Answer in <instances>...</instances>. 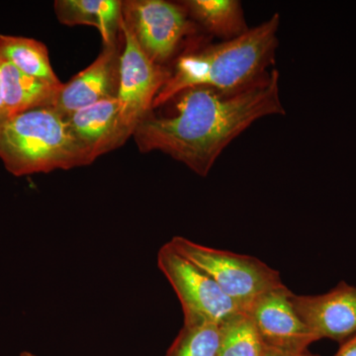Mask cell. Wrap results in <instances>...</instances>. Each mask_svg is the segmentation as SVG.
Returning a JSON list of instances; mask_svg holds the SVG:
<instances>
[{
	"mask_svg": "<svg viewBox=\"0 0 356 356\" xmlns=\"http://www.w3.org/2000/svg\"><path fill=\"white\" fill-rule=\"evenodd\" d=\"M280 79L273 67L236 92L208 86L186 89L170 100L175 107L172 116L152 111L140 121L133 134L138 149L144 154L161 152L206 177L224 149L254 122L286 114Z\"/></svg>",
	"mask_w": 356,
	"mask_h": 356,
	"instance_id": "6da1fadb",
	"label": "cell"
},
{
	"mask_svg": "<svg viewBox=\"0 0 356 356\" xmlns=\"http://www.w3.org/2000/svg\"><path fill=\"white\" fill-rule=\"evenodd\" d=\"M280 26V15L275 13L240 37L189 48L170 67V77L154 99L153 110L195 86L233 93L252 86L274 65Z\"/></svg>",
	"mask_w": 356,
	"mask_h": 356,
	"instance_id": "7a4b0ae2",
	"label": "cell"
},
{
	"mask_svg": "<svg viewBox=\"0 0 356 356\" xmlns=\"http://www.w3.org/2000/svg\"><path fill=\"white\" fill-rule=\"evenodd\" d=\"M0 159L14 177L91 165L65 117L53 108L8 117L0 125Z\"/></svg>",
	"mask_w": 356,
	"mask_h": 356,
	"instance_id": "3957f363",
	"label": "cell"
},
{
	"mask_svg": "<svg viewBox=\"0 0 356 356\" xmlns=\"http://www.w3.org/2000/svg\"><path fill=\"white\" fill-rule=\"evenodd\" d=\"M168 243L213 278L243 312L259 295L285 286L280 273L257 257L205 247L180 236Z\"/></svg>",
	"mask_w": 356,
	"mask_h": 356,
	"instance_id": "277c9868",
	"label": "cell"
},
{
	"mask_svg": "<svg viewBox=\"0 0 356 356\" xmlns=\"http://www.w3.org/2000/svg\"><path fill=\"white\" fill-rule=\"evenodd\" d=\"M122 13L145 55L163 67L173 64L185 42L198 34V26L180 2L126 0Z\"/></svg>",
	"mask_w": 356,
	"mask_h": 356,
	"instance_id": "5b68a950",
	"label": "cell"
},
{
	"mask_svg": "<svg viewBox=\"0 0 356 356\" xmlns=\"http://www.w3.org/2000/svg\"><path fill=\"white\" fill-rule=\"evenodd\" d=\"M158 266L177 293L184 315L225 323L243 312L213 278L168 243L159 250Z\"/></svg>",
	"mask_w": 356,
	"mask_h": 356,
	"instance_id": "8992f818",
	"label": "cell"
},
{
	"mask_svg": "<svg viewBox=\"0 0 356 356\" xmlns=\"http://www.w3.org/2000/svg\"><path fill=\"white\" fill-rule=\"evenodd\" d=\"M122 30L124 49L118 102L122 126L131 138L140 121L153 111L154 99L170 77V70L154 64L145 55L124 22Z\"/></svg>",
	"mask_w": 356,
	"mask_h": 356,
	"instance_id": "52a82bcc",
	"label": "cell"
},
{
	"mask_svg": "<svg viewBox=\"0 0 356 356\" xmlns=\"http://www.w3.org/2000/svg\"><path fill=\"white\" fill-rule=\"evenodd\" d=\"M291 294L286 286L271 290L259 295L243 311L266 348L304 351L318 341L295 311Z\"/></svg>",
	"mask_w": 356,
	"mask_h": 356,
	"instance_id": "ba28073f",
	"label": "cell"
},
{
	"mask_svg": "<svg viewBox=\"0 0 356 356\" xmlns=\"http://www.w3.org/2000/svg\"><path fill=\"white\" fill-rule=\"evenodd\" d=\"M123 49L124 34L115 43L102 44L95 62L63 84L51 108L65 117L103 100L118 98Z\"/></svg>",
	"mask_w": 356,
	"mask_h": 356,
	"instance_id": "9c48e42d",
	"label": "cell"
},
{
	"mask_svg": "<svg viewBox=\"0 0 356 356\" xmlns=\"http://www.w3.org/2000/svg\"><path fill=\"white\" fill-rule=\"evenodd\" d=\"M290 300L318 341L329 339L341 346L356 337V286L341 281L325 294L300 296L292 293Z\"/></svg>",
	"mask_w": 356,
	"mask_h": 356,
	"instance_id": "30bf717a",
	"label": "cell"
},
{
	"mask_svg": "<svg viewBox=\"0 0 356 356\" xmlns=\"http://www.w3.org/2000/svg\"><path fill=\"white\" fill-rule=\"evenodd\" d=\"M65 120L90 163L130 139L122 126L118 98L77 110L65 116Z\"/></svg>",
	"mask_w": 356,
	"mask_h": 356,
	"instance_id": "8fae6325",
	"label": "cell"
},
{
	"mask_svg": "<svg viewBox=\"0 0 356 356\" xmlns=\"http://www.w3.org/2000/svg\"><path fill=\"white\" fill-rule=\"evenodd\" d=\"M123 1L120 0H56L54 10L58 22L67 26H92L102 35V44H112L123 35Z\"/></svg>",
	"mask_w": 356,
	"mask_h": 356,
	"instance_id": "7c38bea8",
	"label": "cell"
},
{
	"mask_svg": "<svg viewBox=\"0 0 356 356\" xmlns=\"http://www.w3.org/2000/svg\"><path fill=\"white\" fill-rule=\"evenodd\" d=\"M1 72L4 104L8 117L33 109L51 108L64 84L55 86L28 76L2 58Z\"/></svg>",
	"mask_w": 356,
	"mask_h": 356,
	"instance_id": "4fadbf2b",
	"label": "cell"
},
{
	"mask_svg": "<svg viewBox=\"0 0 356 356\" xmlns=\"http://www.w3.org/2000/svg\"><path fill=\"white\" fill-rule=\"evenodd\" d=\"M180 3L198 28L222 41L240 37L250 29L238 0H185Z\"/></svg>",
	"mask_w": 356,
	"mask_h": 356,
	"instance_id": "5bb4252c",
	"label": "cell"
},
{
	"mask_svg": "<svg viewBox=\"0 0 356 356\" xmlns=\"http://www.w3.org/2000/svg\"><path fill=\"white\" fill-rule=\"evenodd\" d=\"M0 58L28 76L55 86L63 83L51 67L48 48L38 40L0 34Z\"/></svg>",
	"mask_w": 356,
	"mask_h": 356,
	"instance_id": "9a60e30c",
	"label": "cell"
},
{
	"mask_svg": "<svg viewBox=\"0 0 356 356\" xmlns=\"http://www.w3.org/2000/svg\"><path fill=\"white\" fill-rule=\"evenodd\" d=\"M222 324L184 315V323L165 356H221Z\"/></svg>",
	"mask_w": 356,
	"mask_h": 356,
	"instance_id": "2e32d148",
	"label": "cell"
},
{
	"mask_svg": "<svg viewBox=\"0 0 356 356\" xmlns=\"http://www.w3.org/2000/svg\"><path fill=\"white\" fill-rule=\"evenodd\" d=\"M264 350V344L245 312L222 324L221 356H262Z\"/></svg>",
	"mask_w": 356,
	"mask_h": 356,
	"instance_id": "e0dca14e",
	"label": "cell"
},
{
	"mask_svg": "<svg viewBox=\"0 0 356 356\" xmlns=\"http://www.w3.org/2000/svg\"><path fill=\"white\" fill-rule=\"evenodd\" d=\"M262 356H318L312 355L308 350L304 351H285L275 350V348H266L264 346V355Z\"/></svg>",
	"mask_w": 356,
	"mask_h": 356,
	"instance_id": "ac0fdd59",
	"label": "cell"
},
{
	"mask_svg": "<svg viewBox=\"0 0 356 356\" xmlns=\"http://www.w3.org/2000/svg\"><path fill=\"white\" fill-rule=\"evenodd\" d=\"M334 356H356V337L339 346Z\"/></svg>",
	"mask_w": 356,
	"mask_h": 356,
	"instance_id": "d6986e66",
	"label": "cell"
},
{
	"mask_svg": "<svg viewBox=\"0 0 356 356\" xmlns=\"http://www.w3.org/2000/svg\"><path fill=\"white\" fill-rule=\"evenodd\" d=\"M8 118L4 104L3 81H2L1 58H0V125Z\"/></svg>",
	"mask_w": 356,
	"mask_h": 356,
	"instance_id": "ffe728a7",
	"label": "cell"
},
{
	"mask_svg": "<svg viewBox=\"0 0 356 356\" xmlns=\"http://www.w3.org/2000/svg\"><path fill=\"white\" fill-rule=\"evenodd\" d=\"M20 356H37V355H33V353H21Z\"/></svg>",
	"mask_w": 356,
	"mask_h": 356,
	"instance_id": "44dd1931",
	"label": "cell"
}]
</instances>
